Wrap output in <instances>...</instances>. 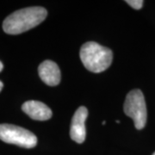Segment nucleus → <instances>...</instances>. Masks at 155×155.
Wrapping results in <instances>:
<instances>
[{"label": "nucleus", "instance_id": "obj_1", "mask_svg": "<svg viewBox=\"0 0 155 155\" xmlns=\"http://www.w3.org/2000/svg\"><path fill=\"white\" fill-rule=\"evenodd\" d=\"M48 16L42 7H28L13 12L3 22V29L9 35H18L36 27Z\"/></svg>", "mask_w": 155, "mask_h": 155}, {"label": "nucleus", "instance_id": "obj_2", "mask_svg": "<svg viewBox=\"0 0 155 155\" xmlns=\"http://www.w3.org/2000/svg\"><path fill=\"white\" fill-rule=\"evenodd\" d=\"M79 55L84 67L95 73L105 71L113 60V54L110 48L94 41L84 43L81 47Z\"/></svg>", "mask_w": 155, "mask_h": 155}, {"label": "nucleus", "instance_id": "obj_3", "mask_svg": "<svg viewBox=\"0 0 155 155\" xmlns=\"http://www.w3.org/2000/svg\"><path fill=\"white\" fill-rule=\"evenodd\" d=\"M124 113L133 119L136 129H142L147 123V106L144 95L140 90L131 91L126 97L123 106Z\"/></svg>", "mask_w": 155, "mask_h": 155}, {"label": "nucleus", "instance_id": "obj_4", "mask_svg": "<svg viewBox=\"0 0 155 155\" xmlns=\"http://www.w3.org/2000/svg\"><path fill=\"white\" fill-rule=\"evenodd\" d=\"M0 140L24 148H33L37 144V138L32 132L11 124H0Z\"/></svg>", "mask_w": 155, "mask_h": 155}, {"label": "nucleus", "instance_id": "obj_5", "mask_svg": "<svg viewBox=\"0 0 155 155\" xmlns=\"http://www.w3.org/2000/svg\"><path fill=\"white\" fill-rule=\"evenodd\" d=\"M88 116V110L85 107L81 106L74 113L72 119L70 136L77 143H83L86 136L85 121Z\"/></svg>", "mask_w": 155, "mask_h": 155}, {"label": "nucleus", "instance_id": "obj_6", "mask_svg": "<svg viewBox=\"0 0 155 155\" xmlns=\"http://www.w3.org/2000/svg\"><path fill=\"white\" fill-rule=\"evenodd\" d=\"M22 111L31 119L36 121H47L52 117V110L48 106L39 101H28L22 106Z\"/></svg>", "mask_w": 155, "mask_h": 155}, {"label": "nucleus", "instance_id": "obj_7", "mask_svg": "<svg viewBox=\"0 0 155 155\" xmlns=\"http://www.w3.org/2000/svg\"><path fill=\"white\" fill-rule=\"evenodd\" d=\"M38 72L41 79L49 86L58 85L61 82V70L54 61H43L39 66Z\"/></svg>", "mask_w": 155, "mask_h": 155}, {"label": "nucleus", "instance_id": "obj_8", "mask_svg": "<svg viewBox=\"0 0 155 155\" xmlns=\"http://www.w3.org/2000/svg\"><path fill=\"white\" fill-rule=\"evenodd\" d=\"M126 3L135 10H140L143 6L144 2L142 0H127Z\"/></svg>", "mask_w": 155, "mask_h": 155}, {"label": "nucleus", "instance_id": "obj_9", "mask_svg": "<svg viewBox=\"0 0 155 155\" xmlns=\"http://www.w3.org/2000/svg\"><path fill=\"white\" fill-rule=\"evenodd\" d=\"M3 68H4V66H3V63H2V62L0 61V72H2Z\"/></svg>", "mask_w": 155, "mask_h": 155}, {"label": "nucleus", "instance_id": "obj_10", "mask_svg": "<svg viewBox=\"0 0 155 155\" xmlns=\"http://www.w3.org/2000/svg\"><path fill=\"white\" fill-rule=\"evenodd\" d=\"M3 86H4V84H3V82H1V81H0V91H2V89H3Z\"/></svg>", "mask_w": 155, "mask_h": 155}, {"label": "nucleus", "instance_id": "obj_11", "mask_svg": "<svg viewBox=\"0 0 155 155\" xmlns=\"http://www.w3.org/2000/svg\"><path fill=\"white\" fill-rule=\"evenodd\" d=\"M152 155H155V152H154V153H153V154H152Z\"/></svg>", "mask_w": 155, "mask_h": 155}]
</instances>
